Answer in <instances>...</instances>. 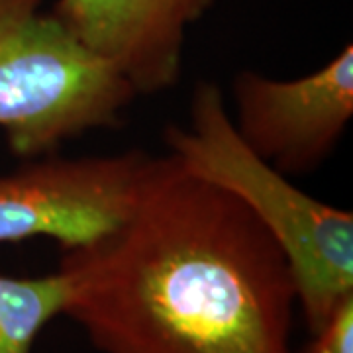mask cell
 <instances>
[{
	"label": "cell",
	"mask_w": 353,
	"mask_h": 353,
	"mask_svg": "<svg viewBox=\"0 0 353 353\" xmlns=\"http://www.w3.org/2000/svg\"><path fill=\"white\" fill-rule=\"evenodd\" d=\"M65 316L102 353H294L287 257L232 192L173 153L132 212L61 248Z\"/></svg>",
	"instance_id": "1"
},
{
	"label": "cell",
	"mask_w": 353,
	"mask_h": 353,
	"mask_svg": "<svg viewBox=\"0 0 353 353\" xmlns=\"http://www.w3.org/2000/svg\"><path fill=\"white\" fill-rule=\"evenodd\" d=\"M169 153L204 181L232 192L273 236L292 273L310 334L353 296V212L318 201L241 141L212 81L190 97L187 124L163 132Z\"/></svg>",
	"instance_id": "2"
},
{
	"label": "cell",
	"mask_w": 353,
	"mask_h": 353,
	"mask_svg": "<svg viewBox=\"0 0 353 353\" xmlns=\"http://www.w3.org/2000/svg\"><path fill=\"white\" fill-rule=\"evenodd\" d=\"M43 0H0V130L20 159L124 124L136 90Z\"/></svg>",
	"instance_id": "3"
},
{
	"label": "cell",
	"mask_w": 353,
	"mask_h": 353,
	"mask_svg": "<svg viewBox=\"0 0 353 353\" xmlns=\"http://www.w3.org/2000/svg\"><path fill=\"white\" fill-rule=\"evenodd\" d=\"M161 155L59 152L0 173V245L51 238L73 248L122 222L155 175Z\"/></svg>",
	"instance_id": "4"
},
{
	"label": "cell",
	"mask_w": 353,
	"mask_h": 353,
	"mask_svg": "<svg viewBox=\"0 0 353 353\" xmlns=\"http://www.w3.org/2000/svg\"><path fill=\"white\" fill-rule=\"evenodd\" d=\"M230 120L241 141L287 176L306 175L330 159L353 118V48L296 79L252 69L230 83Z\"/></svg>",
	"instance_id": "5"
},
{
	"label": "cell",
	"mask_w": 353,
	"mask_h": 353,
	"mask_svg": "<svg viewBox=\"0 0 353 353\" xmlns=\"http://www.w3.org/2000/svg\"><path fill=\"white\" fill-rule=\"evenodd\" d=\"M212 2L55 0L51 14L138 97H152L179 83L189 28Z\"/></svg>",
	"instance_id": "6"
},
{
	"label": "cell",
	"mask_w": 353,
	"mask_h": 353,
	"mask_svg": "<svg viewBox=\"0 0 353 353\" xmlns=\"http://www.w3.org/2000/svg\"><path fill=\"white\" fill-rule=\"evenodd\" d=\"M67 281L0 275V353H32L39 332L65 312Z\"/></svg>",
	"instance_id": "7"
},
{
	"label": "cell",
	"mask_w": 353,
	"mask_h": 353,
	"mask_svg": "<svg viewBox=\"0 0 353 353\" xmlns=\"http://www.w3.org/2000/svg\"><path fill=\"white\" fill-rule=\"evenodd\" d=\"M304 353H353V296L345 299L328 322L312 334Z\"/></svg>",
	"instance_id": "8"
}]
</instances>
